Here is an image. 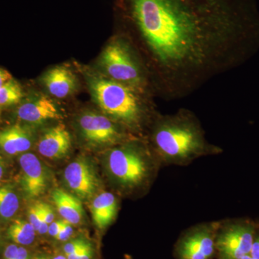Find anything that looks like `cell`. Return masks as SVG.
I'll return each mask as SVG.
<instances>
[{"label": "cell", "instance_id": "17", "mask_svg": "<svg viewBox=\"0 0 259 259\" xmlns=\"http://www.w3.org/2000/svg\"><path fill=\"white\" fill-rule=\"evenodd\" d=\"M8 236L17 244L29 245L35 241L36 231L29 221L16 220L8 228Z\"/></svg>", "mask_w": 259, "mask_h": 259}, {"label": "cell", "instance_id": "32", "mask_svg": "<svg viewBox=\"0 0 259 259\" xmlns=\"http://www.w3.org/2000/svg\"><path fill=\"white\" fill-rule=\"evenodd\" d=\"M32 259H49L46 256H42V255H39V256L35 257V258Z\"/></svg>", "mask_w": 259, "mask_h": 259}, {"label": "cell", "instance_id": "13", "mask_svg": "<svg viewBox=\"0 0 259 259\" xmlns=\"http://www.w3.org/2000/svg\"><path fill=\"white\" fill-rule=\"evenodd\" d=\"M32 144L31 130L21 124H15L0 133V148L8 154L26 152Z\"/></svg>", "mask_w": 259, "mask_h": 259}, {"label": "cell", "instance_id": "26", "mask_svg": "<svg viewBox=\"0 0 259 259\" xmlns=\"http://www.w3.org/2000/svg\"><path fill=\"white\" fill-rule=\"evenodd\" d=\"M64 221H54L51 223L49 226V230H48V233L51 236L56 238V236L59 234L60 232L61 228H62L63 225H64Z\"/></svg>", "mask_w": 259, "mask_h": 259}, {"label": "cell", "instance_id": "15", "mask_svg": "<svg viewBox=\"0 0 259 259\" xmlns=\"http://www.w3.org/2000/svg\"><path fill=\"white\" fill-rule=\"evenodd\" d=\"M92 215L95 226L105 229L115 220L117 212V201L110 192H102L93 199Z\"/></svg>", "mask_w": 259, "mask_h": 259}, {"label": "cell", "instance_id": "6", "mask_svg": "<svg viewBox=\"0 0 259 259\" xmlns=\"http://www.w3.org/2000/svg\"><path fill=\"white\" fill-rule=\"evenodd\" d=\"M78 125L83 139L93 145L115 146L125 139L120 124L96 112H83L78 119Z\"/></svg>", "mask_w": 259, "mask_h": 259}, {"label": "cell", "instance_id": "19", "mask_svg": "<svg viewBox=\"0 0 259 259\" xmlns=\"http://www.w3.org/2000/svg\"><path fill=\"white\" fill-rule=\"evenodd\" d=\"M23 92L18 81L11 79L0 89V106L7 107L17 105L22 101Z\"/></svg>", "mask_w": 259, "mask_h": 259}, {"label": "cell", "instance_id": "30", "mask_svg": "<svg viewBox=\"0 0 259 259\" xmlns=\"http://www.w3.org/2000/svg\"><path fill=\"white\" fill-rule=\"evenodd\" d=\"M52 259H67L66 255L64 254H56L54 255V258Z\"/></svg>", "mask_w": 259, "mask_h": 259}, {"label": "cell", "instance_id": "14", "mask_svg": "<svg viewBox=\"0 0 259 259\" xmlns=\"http://www.w3.org/2000/svg\"><path fill=\"white\" fill-rule=\"evenodd\" d=\"M212 237L207 231L196 232L187 237L181 246L184 259H207L214 252Z\"/></svg>", "mask_w": 259, "mask_h": 259}, {"label": "cell", "instance_id": "18", "mask_svg": "<svg viewBox=\"0 0 259 259\" xmlns=\"http://www.w3.org/2000/svg\"><path fill=\"white\" fill-rule=\"evenodd\" d=\"M20 206L18 194L9 185L0 187V217L10 219L16 214Z\"/></svg>", "mask_w": 259, "mask_h": 259}, {"label": "cell", "instance_id": "24", "mask_svg": "<svg viewBox=\"0 0 259 259\" xmlns=\"http://www.w3.org/2000/svg\"><path fill=\"white\" fill-rule=\"evenodd\" d=\"M73 231H74V230H73L72 225L64 220V225H63L60 232L55 238L59 241H67L68 239H69L71 235L73 234Z\"/></svg>", "mask_w": 259, "mask_h": 259}, {"label": "cell", "instance_id": "16", "mask_svg": "<svg viewBox=\"0 0 259 259\" xmlns=\"http://www.w3.org/2000/svg\"><path fill=\"white\" fill-rule=\"evenodd\" d=\"M52 199L61 217L71 225L81 222L83 216L82 204L79 197L68 193L61 189H56L53 192Z\"/></svg>", "mask_w": 259, "mask_h": 259}, {"label": "cell", "instance_id": "31", "mask_svg": "<svg viewBox=\"0 0 259 259\" xmlns=\"http://www.w3.org/2000/svg\"><path fill=\"white\" fill-rule=\"evenodd\" d=\"M240 259H254L253 257L251 256L250 254H247L244 255V256L242 257Z\"/></svg>", "mask_w": 259, "mask_h": 259}, {"label": "cell", "instance_id": "2", "mask_svg": "<svg viewBox=\"0 0 259 259\" xmlns=\"http://www.w3.org/2000/svg\"><path fill=\"white\" fill-rule=\"evenodd\" d=\"M89 90L102 111L121 126L140 131L153 123L158 113L153 106L152 93L143 92L110 79L101 72H85Z\"/></svg>", "mask_w": 259, "mask_h": 259}, {"label": "cell", "instance_id": "29", "mask_svg": "<svg viewBox=\"0 0 259 259\" xmlns=\"http://www.w3.org/2000/svg\"><path fill=\"white\" fill-rule=\"evenodd\" d=\"M3 174H4V166H3V161L0 158V182H1L2 178H3Z\"/></svg>", "mask_w": 259, "mask_h": 259}, {"label": "cell", "instance_id": "12", "mask_svg": "<svg viewBox=\"0 0 259 259\" xmlns=\"http://www.w3.org/2000/svg\"><path fill=\"white\" fill-rule=\"evenodd\" d=\"M71 147V136L61 124L47 130L37 143L39 153L51 159L64 157L69 153Z\"/></svg>", "mask_w": 259, "mask_h": 259}, {"label": "cell", "instance_id": "20", "mask_svg": "<svg viewBox=\"0 0 259 259\" xmlns=\"http://www.w3.org/2000/svg\"><path fill=\"white\" fill-rule=\"evenodd\" d=\"M28 219L37 233L41 235L48 233L49 225L44 220L39 203L32 204L29 208Z\"/></svg>", "mask_w": 259, "mask_h": 259}, {"label": "cell", "instance_id": "23", "mask_svg": "<svg viewBox=\"0 0 259 259\" xmlns=\"http://www.w3.org/2000/svg\"><path fill=\"white\" fill-rule=\"evenodd\" d=\"M87 243H88V241L81 239V238H77V239L68 242L63 248L64 255L67 256V255L72 254V253L79 250L80 248H82L83 245L87 244Z\"/></svg>", "mask_w": 259, "mask_h": 259}, {"label": "cell", "instance_id": "9", "mask_svg": "<svg viewBox=\"0 0 259 259\" xmlns=\"http://www.w3.org/2000/svg\"><path fill=\"white\" fill-rule=\"evenodd\" d=\"M17 110L19 120L37 125L61 117L54 102L44 95H32L20 102Z\"/></svg>", "mask_w": 259, "mask_h": 259}, {"label": "cell", "instance_id": "3", "mask_svg": "<svg viewBox=\"0 0 259 259\" xmlns=\"http://www.w3.org/2000/svg\"><path fill=\"white\" fill-rule=\"evenodd\" d=\"M151 139L158 156L171 163H185L218 148L206 141L202 127L190 110L158 114L151 124Z\"/></svg>", "mask_w": 259, "mask_h": 259}, {"label": "cell", "instance_id": "22", "mask_svg": "<svg viewBox=\"0 0 259 259\" xmlns=\"http://www.w3.org/2000/svg\"><path fill=\"white\" fill-rule=\"evenodd\" d=\"M93 256V248L91 243H87L82 248H80L77 251L72 254L67 255V259H92Z\"/></svg>", "mask_w": 259, "mask_h": 259}, {"label": "cell", "instance_id": "10", "mask_svg": "<svg viewBox=\"0 0 259 259\" xmlns=\"http://www.w3.org/2000/svg\"><path fill=\"white\" fill-rule=\"evenodd\" d=\"M21 168V186L29 199H35L44 193L47 187V176L41 162L35 155L25 153L19 158Z\"/></svg>", "mask_w": 259, "mask_h": 259}, {"label": "cell", "instance_id": "28", "mask_svg": "<svg viewBox=\"0 0 259 259\" xmlns=\"http://www.w3.org/2000/svg\"><path fill=\"white\" fill-rule=\"evenodd\" d=\"M11 79H13V77L10 73L8 72L7 70L0 68V89L5 83L8 82Z\"/></svg>", "mask_w": 259, "mask_h": 259}, {"label": "cell", "instance_id": "1", "mask_svg": "<svg viewBox=\"0 0 259 259\" xmlns=\"http://www.w3.org/2000/svg\"><path fill=\"white\" fill-rule=\"evenodd\" d=\"M154 95L183 98L259 48L255 0H121Z\"/></svg>", "mask_w": 259, "mask_h": 259}, {"label": "cell", "instance_id": "7", "mask_svg": "<svg viewBox=\"0 0 259 259\" xmlns=\"http://www.w3.org/2000/svg\"><path fill=\"white\" fill-rule=\"evenodd\" d=\"M255 228L248 223L228 227L220 235L216 248L223 259H240L249 254L254 239Z\"/></svg>", "mask_w": 259, "mask_h": 259}, {"label": "cell", "instance_id": "4", "mask_svg": "<svg viewBox=\"0 0 259 259\" xmlns=\"http://www.w3.org/2000/svg\"><path fill=\"white\" fill-rule=\"evenodd\" d=\"M98 64L100 72L110 79L154 95L144 61L125 35L110 39L99 57Z\"/></svg>", "mask_w": 259, "mask_h": 259}, {"label": "cell", "instance_id": "11", "mask_svg": "<svg viewBox=\"0 0 259 259\" xmlns=\"http://www.w3.org/2000/svg\"><path fill=\"white\" fill-rule=\"evenodd\" d=\"M41 82L50 95L59 99L71 96L78 86L76 75L64 65L54 66L46 71Z\"/></svg>", "mask_w": 259, "mask_h": 259}, {"label": "cell", "instance_id": "27", "mask_svg": "<svg viewBox=\"0 0 259 259\" xmlns=\"http://www.w3.org/2000/svg\"><path fill=\"white\" fill-rule=\"evenodd\" d=\"M249 254L254 259H259V235L253 239Z\"/></svg>", "mask_w": 259, "mask_h": 259}, {"label": "cell", "instance_id": "8", "mask_svg": "<svg viewBox=\"0 0 259 259\" xmlns=\"http://www.w3.org/2000/svg\"><path fill=\"white\" fill-rule=\"evenodd\" d=\"M64 180L77 197L83 199L90 198L100 186L93 165L83 158H76L66 166Z\"/></svg>", "mask_w": 259, "mask_h": 259}, {"label": "cell", "instance_id": "5", "mask_svg": "<svg viewBox=\"0 0 259 259\" xmlns=\"http://www.w3.org/2000/svg\"><path fill=\"white\" fill-rule=\"evenodd\" d=\"M107 163L116 182L127 188L141 185L148 176L146 156L139 148L131 145L112 148L107 153Z\"/></svg>", "mask_w": 259, "mask_h": 259}, {"label": "cell", "instance_id": "25", "mask_svg": "<svg viewBox=\"0 0 259 259\" xmlns=\"http://www.w3.org/2000/svg\"><path fill=\"white\" fill-rule=\"evenodd\" d=\"M40 204V210H41L42 216L47 224L50 225L54 222L55 219L54 212L49 204L46 203H39Z\"/></svg>", "mask_w": 259, "mask_h": 259}, {"label": "cell", "instance_id": "21", "mask_svg": "<svg viewBox=\"0 0 259 259\" xmlns=\"http://www.w3.org/2000/svg\"><path fill=\"white\" fill-rule=\"evenodd\" d=\"M3 259H31L28 250L23 247L10 244L5 248Z\"/></svg>", "mask_w": 259, "mask_h": 259}]
</instances>
